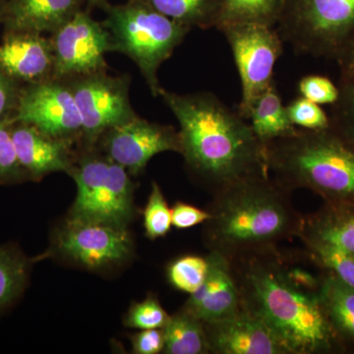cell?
<instances>
[{"label": "cell", "instance_id": "cell-8", "mask_svg": "<svg viewBox=\"0 0 354 354\" xmlns=\"http://www.w3.org/2000/svg\"><path fill=\"white\" fill-rule=\"evenodd\" d=\"M53 79L67 81L108 71L106 53L113 51L111 34L102 23L81 9L50 36Z\"/></svg>", "mask_w": 354, "mask_h": 354}, {"label": "cell", "instance_id": "cell-6", "mask_svg": "<svg viewBox=\"0 0 354 354\" xmlns=\"http://www.w3.org/2000/svg\"><path fill=\"white\" fill-rule=\"evenodd\" d=\"M276 28L295 53L335 59L354 39V0H286Z\"/></svg>", "mask_w": 354, "mask_h": 354}, {"label": "cell", "instance_id": "cell-29", "mask_svg": "<svg viewBox=\"0 0 354 354\" xmlns=\"http://www.w3.org/2000/svg\"><path fill=\"white\" fill-rule=\"evenodd\" d=\"M171 209L167 205L158 184L153 183L144 209L146 236L151 241L165 237L171 230Z\"/></svg>", "mask_w": 354, "mask_h": 354}, {"label": "cell", "instance_id": "cell-36", "mask_svg": "<svg viewBox=\"0 0 354 354\" xmlns=\"http://www.w3.org/2000/svg\"><path fill=\"white\" fill-rule=\"evenodd\" d=\"M165 334L162 329L141 330L132 337L133 353L136 354H158L162 353Z\"/></svg>", "mask_w": 354, "mask_h": 354}, {"label": "cell", "instance_id": "cell-32", "mask_svg": "<svg viewBox=\"0 0 354 354\" xmlns=\"http://www.w3.org/2000/svg\"><path fill=\"white\" fill-rule=\"evenodd\" d=\"M290 122L295 127L306 130H323L330 127V118L320 104L304 97H297L286 106Z\"/></svg>", "mask_w": 354, "mask_h": 354}, {"label": "cell", "instance_id": "cell-31", "mask_svg": "<svg viewBox=\"0 0 354 354\" xmlns=\"http://www.w3.org/2000/svg\"><path fill=\"white\" fill-rule=\"evenodd\" d=\"M339 97L333 104L330 127L354 145V83L341 80Z\"/></svg>", "mask_w": 354, "mask_h": 354}, {"label": "cell", "instance_id": "cell-27", "mask_svg": "<svg viewBox=\"0 0 354 354\" xmlns=\"http://www.w3.org/2000/svg\"><path fill=\"white\" fill-rule=\"evenodd\" d=\"M310 260L317 267L337 277L339 281L354 288V257L326 242L315 239H300Z\"/></svg>", "mask_w": 354, "mask_h": 354}, {"label": "cell", "instance_id": "cell-13", "mask_svg": "<svg viewBox=\"0 0 354 354\" xmlns=\"http://www.w3.org/2000/svg\"><path fill=\"white\" fill-rule=\"evenodd\" d=\"M204 326L211 353L288 354L265 323L243 307L234 315Z\"/></svg>", "mask_w": 354, "mask_h": 354}, {"label": "cell", "instance_id": "cell-1", "mask_svg": "<svg viewBox=\"0 0 354 354\" xmlns=\"http://www.w3.org/2000/svg\"><path fill=\"white\" fill-rule=\"evenodd\" d=\"M279 249L232 263L242 307L258 317L288 354L344 349L320 298L321 279Z\"/></svg>", "mask_w": 354, "mask_h": 354}, {"label": "cell", "instance_id": "cell-4", "mask_svg": "<svg viewBox=\"0 0 354 354\" xmlns=\"http://www.w3.org/2000/svg\"><path fill=\"white\" fill-rule=\"evenodd\" d=\"M270 176L286 189H308L326 203L354 205V145L332 127L266 144Z\"/></svg>", "mask_w": 354, "mask_h": 354}, {"label": "cell", "instance_id": "cell-21", "mask_svg": "<svg viewBox=\"0 0 354 354\" xmlns=\"http://www.w3.org/2000/svg\"><path fill=\"white\" fill-rule=\"evenodd\" d=\"M320 298L330 327L342 344H354V288L326 272Z\"/></svg>", "mask_w": 354, "mask_h": 354}, {"label": "cell", "instance_id": "cell-22", "mask_svg": "<svg viewBox=\"0 0 354 354\" xmlns=\"http://www.w3.org/2000/svg\"><path fill=\"white\" fill-rule=\"evenodd\" d=\"M247 120L264 145L290 136L297 129L288 118L274 82L254 102Z\"/></svg>", "mask_w": 354, "mask_h": 354}, {"label": "cell", "instance_id": "cell-40", "mask_svg": "<svg viewBox=\"0 0 354 354\" xmlns=\"http://www.w3.org/2000/svg\"><path fill=\"white\" fill-rule=\"evenodd\" d=\"M7 0H0V22H2L3 17L4 8H6Z\"/></svg>", "mask_w": 354, "mask_h": 354}, {"label": "cell", "instance_id": "cell-10", "mask_svg": "<svg viewBox=\"0 0 354 354\" xmlns=\"http://www.w3.org/2000/svg\"><path fill=\"white\" fill-rule=\"evenodd\" d=\"M32 125L50 136L73 142L83 137V125L67 81L48 79L21 88L12 120Z\"/></svg>", "mask_w": 354, "mask_h": 354}, {"label": "cell", "instance_id": "cell-33", "mask_svg": "<svg viewBox=\"0 0 354 354\" xmlns=\"http://www.w3.org/2000/svg\"><path fill=\"white\" fill-rule=\"evenodd\" d=\"M16 156L9 121H0V183H14L25 177Z\"/></svg>", "mask_w": 354, "mask_h": 354}, {"label": "cell", "instance_id": "cell-28", "mask_svg": "<svg viewBox=\"0 0 354 354\" xmlns=\"http://www.w3.org/2000/svg\"><path fill=\"white\" fill-rule=\"evenodd\" d=\"M209 271L207 256L185 255L177 258L167 267L169 283L176 290L192 295L206 279Z\"/></svg>", "mask_w": 354, "mask_h": 354}, {"label": "cell", "instance_id": "cell-12", "mask_svg": "<svg viewBox=\"0 0 354 354\" xmlns=\"http://www.w3.org/2000/svg\"><path fill=\"white\" fill-rule=\"evenodd\" d=\"M97 141L106 157L124 167L129 174H141L151 158L165 152L181 153L179 132L169 125L139 118L109 128Z\"/></svg>", "mask_w": 354, "mask_h": 354}, {"label": "cell", "instance_id": "cell-39", "mask_svg": "<svg viewBox=\"0 0 354 354\" xmlns=\"http://www.w3.org/2000/svg\"><path fill=\"white\" fill-rule=\"evenodd\" d=\"M88 8H95V7H100L102 8L106 4L109 3L108 0H86Z\"/></svg>", "mask_w": 354, "mask_h": 354}, {"label": "cell", "instance_id": "cell-41", "mask_svg": "<svg viewBox=\"0 0 354 354\" xmlns=\"http://www.w3.org/2000/svg\"><path fill=\"white\" fill-rule=\"evenodd\" d=\"M353 257H354V256H353Z\"/></svg>", "mask_w": 354, "mask_h": 354}, {"label": "cell", "instance_id": "cell-35", "mask_svg": "<svg viewBox=\"0 0 354 354\" xmlns=\"http://www.w3.org/2000/svg\"><path fill=\"white\" fill-rule=\"evenodd\" d=\"M209 216L208 209L197 208L183 202H177L171 209L172 225L178 230H186L205 223Z\"/></svg>", "mask_w": 354, "mask_h": 354}, {"label": "cell", "instance_id": "cell-15", "mask_svg": "<svg viewBox=\"0 0 354 354\" xmlns=\"http://www.w3.org/2000/svg\"><path fill=\"white\" fill-rule=\"evenodd\" d=\"M10 131L18 162L26 176L39 179L53 172H71L74 167L70 153L71 141L55 138L20 122L10 123Z\"/></svg>", "mask_w": 354, "mask_h": 354}, {"label": "cell", "instance_id": "cell-11", "mask_svg": "<svg viewBox=\"0 0 354 354\" xmlns=\"http://www.w3.org/2000/svg\"><path fill=\"white\" fill-rule=\"evenodd\" d=\"M57 245L65 258L88 270L120 264L133 250L127 227L71 216L58 232Z\"/></svg>", "mask_w": 354, "mask_h": 354}, {"label": "cell", "instance_id": "cell-14", "mask_svg": "<svg viewBox=\"0 0 354 354\" xmlns=\"http://www.w3.org/2000/svg\"><path fill=\"white\" fill-rule=\"evenodd\" d=\"M209 271L203 285L190 295L183 309L204 323L223 320L242 309L241 292L232 263L215 252H209Z\"/></svg>", "mask_w": 354, "mask_h": 354}, {"label": "cell", "instance_id": "cell-16", "mask_svg": "<svg viewBox=\"0 0 354 354\" xmlns=\"http://www.w3.org/2000/svg\"><path fill=\"white\" fill-rule=\"evenodd\" d=\"M0 71L16 82H41L53 78L50 39L34 32H7L0 44Z\"/></svg>", "mask_w": 354, "mask_h": 354}, {"label": "cell", "instance_id": "cell-23", "mask_svg": "<svg viewBox=\"0 0 354 354\" xmlns=\"http://www.w3.org/2000/svg\"><path fill=\"white\" fill-rule=\"evenodd\" d=\"M162 330L165 334L162 353H211L204 322L183 308L169 317Z\"/></svg>", "mask_w": 354, "mask_h": 354}, {"label": "cell", "instance_id": "cell-19", "mask_svg": "<svg viewBox=\"0 0 354 354\" xmlns=\"http://www.w3.org/2000/svg\"><path fill=\"white\" fill-rule=\"evenodd\" d=\"M133 216V183L129 172L111 160L108 179L91 220L127 227Z\"/></svg>", "mask_w": 354, "mask_h": 354}, {"label": "cell", "instance_id": "cell-34", "mask_svg": "<svg viewBox=\"0 0 354 354\" xmlns=\"http://www.w3.org/2000/svg\"><path fill=\"white\" fill-rule=\"evenodd\" d=\"M298 92L304 97L317 104H333L339 97V88L329 78L320 75L305 76L298 84Z\"/></svg>", "mask_w": 354, "mask_h": 354}, {"label": "cell", "instance_id": "cell-7", "mask_svg": "<svg viewBox=\"0 0 354 354\" xmlns=\"http://www.w3.org/2000/svg\"><path fill=\"white\" fill-rule=\"evenodd\" d=\"M230 44L241 82L237 111L247 120L254 102L274 83V65L283 53V41L277 28L242 23L218 28Z\"/></svg>", "mask_w": 354, "mask_h": 354}, {"label": "cell", "instance_id": "cell-26", "mask_svg": "<svg viewBox=\"0 0 354 354\" xmlns=\"http://www.w3.org/2000/svg\"><path fill=\"white\" fill-rule=\"evenodd\" d=\"M29 274V262L10 247H0V311L22 295Z\"/></svg>", "mask_w": 354, "mask_h": 354}, {"label": "cell", "instance_id": "cell-24", "mask_svg": "<svg viewBox=\"0 0 354 354\" xmlns=\"http://www.w3.org/2000/svg\"><path fill=\"white\" fill-rule=\"evenodd\" d=\"M158 12L192 29L218 27L221 0H142Z\"/></svg>", "mask_w": 354, "mask_h": 354}, {"label": "cell", "instance_id": "cell-2", "mask_svg": "<svg viewBox=\"0 0 354 354\" xmlns=\"http://www.w3.org/2000/svg\"><path fill=\"white\" fill-rule=\"evenodd\" d=\"M160 97L179 123L188 169L215 195L252 177L268 176L265 145L248 120L209 92Z\"/></svg>", "mask_w": 354, "mask_h": 354}, {"label": "cell", "instance_id": "cell-30", "mask_svg": "<svg viewBox=\"0 0 354 354\" xmlns=\"http://www.w3.org/2000/svg\"><path fill=\"white\" fill-rule=\"evenodd\" d=\"M169 314L155 295L132 304L124 318V325L138 330L162 329L169 320Z\"/></svg>", "mask_w": 354, "mask_h": 354}, {"label": "cell", "instance_id": "cell-3", "mask_svg": "<svg viewBox=\"0 0 354 354\" xmlns=\"http://www.w3.org/2000/svg\"><path fill=\"white\" fill-rule=\"evenodd\" d=\"M205 223L209 252L230 262L278 250L297 237L304 216L295 209L291 191L270 174L246 179L213 195Z\"/></svg>", "mask_w": 354, "mask_h": 354}, {"label": "cell", "instance_id": "cell-17", "mask_svg": "<svg viewBox=\"0 0 354 354\" xmlns=\"http://www.w3.org/2000/svg\"><path fill=\"white\" fill-rule=\"evenodd\" d=\"M84 3L86 0H7L2 23L7 32L53 34Z\"/></svg>", "mask_w": 354, "mask_h": 354}, {"label": "cell", "instance_id": "cell-25", "mask_svg": "<svg viewBox=\"0 0 354 354\" xmlns=\"http://www.w3.org/2000/svg\"><path fill=\"white\" fill-rule=\"evenodd\" d=\"M286 0H221L218 27L252 23L276 28Z\"/></svg>", "mask_w": 354, "mask_h": 354}, {"label": "cell", "instance_id": "cell-20", "mask_svg": "<svg viewBox=\"0 0 354 354\" xmlns=\"http://www.w3.org/2000/svg\"><path fill=\"white\" fill-rule=\"evenodd\" d=\"M109 158L99 156H84L78 165H74L71 174L75 179L77 195L72 207L71 218L91 220L95 205L101 196L102 189L108 179Z\"/></svg>", "mask_w": 354, "mask_h": 354}, {"label": "cell", "instance_id": "cell-5", "mask_svg": "<svg viewBox=\"0 0 354 354\" xmlns=\"http://www.w3.org/2000/svg\"><path fill=\"white\" fill-rule=\"evenodd\" d=\"M102 25L111 34L113 51L127 55L138 67L153 97L162 90L158 69L183 43L189 28L158 12L142 0L104 7Z\"/></svg>", "mask_w": 354, "mask_h": 354}, {"label": "cell", "instance_id": "cell-9", "mask_svg": "<svg viewBox=\"0 0 354 354\" xmlns=\"http://www.w3.org/2000/svg\"><path fill=\"white\" fill-rule=\"evenodd\" d=\"M75 99L83 125V138L94 144L109 128L137 115L129 100L130 77L108 72L67 80Z\"/></svg>", "mask_w": 354, "mask_h": 354}, {"label": "cell", "instance_id": "cell-38", "mask_svg": "<svg viewBox=\"0 0 354 354\" xmlns=\"http://www.w3.org/2000/svg\"><path fill=\"white\" fill-rule=\"evenodd\" d=\"M335 60L341 71V80L354 83V39L344 46Z\"/></svg>", "mask_w": 354, "mask_h": 354}, {"label": "cell", "instance_id": "cell-18", "mask_svg": "<svg viewBox=\"0 0 354 354\" xmlns=\"http://www.w3.org/2000/svg\"><path fill=\"white\" fill-rule=\"evenodd\" d=\"M297 237L326 242L354 256V205L325 202L322 209L304 216Z\"/></svg>", "mask_w": 354, "mask_h": 354}, {"label": "cell", "instance_id": "cell-37", "mask_svg": "<svg viewBox=\"0 0 354 354\" xmlns=\"http://www.w3.org/2000/svg\"><path fill=\"white\" fill-rule=\"evenodd\" d=\"M20 90L18 82L0 71V121H9L7 118L14 113Z\"/></svg>", "mask_w": 354, "mask_h": 354}]
</instances>
